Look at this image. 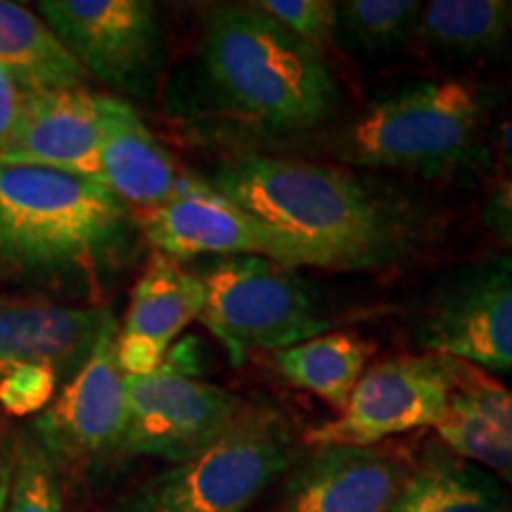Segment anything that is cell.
Returning <instances> with one entry per match:
<instances>
[{
    "label": "cell",
    "instance_id": "cell-1",
    "mask_svg": "<svg viewBox=\"0 0 512 512\" xmlns=\"http://www.w3.org/2000/svg\"><path fill=\"white\" fill-rule=\"evenodd\" d=\"M207 183L311 245L328 271L401 266L434 235V216L418 197L349 166L242 152L216 166Z\"/></svg>",
    "mask_w": 512,
    "mask_h": 512
},
{
    "label": "cell",
    "instance_id": "cell-2",
    "mask_svg": "<svg viewBox=\"0 0 512 512\" xmlns=\"http://www.w3.org/2000/svg\"><path fill=\"white\" fill-rule=\"evenodd\" d=\"M197 74L209 110L266 136L323 128L342 102L325 55L254 3L204 8Z\"/></svg>",
    "mask_w": 512,
    "mask_h": 512
},
{
    "label": "cell",
    "instance_id": "cell-3",
    "mask_svg": "<svg viewBox=\"0 0 512 512\" xmlns=\"http://www.w3.org/2000/svg\"><path fill=\"white\" fill-rule=\"evenodd\" d=\"M496 93L463 79L413 81L375 98L337 138L347 166L463 178L491 162L484 143Z\"/></svg>",
    "mask_w": 512,
    "mask_h": 512
},
{
    "label": "cell",
    "instance_id": "cell-4",
    "mask_svg": "<svg viewBox=\"0 0 512 512\" xmlns=\"http://www.w3.org/2000/svg\"><path fill=\"white\" fill-rule=\"evenodd\" d=\"M128 209L98 181L0 164V264L22 271L95 266L128 233Z\"/></svg>",
    "mask_w": 512,
    "mask_h": 512
},
{
    "label": "cell",
    "instance_id": "cell-5",
    "mask_svg": "<svg viewBox=\"0 0 512 512\" xmlns=\"http://www.w3.org/2000/svg\"><path fill=\"white\" fill-rule=\"evenodd\" d=\"M297 458L292 422L273 408L247 406L219 441L145 479L105 512H249Z\"/></svg>",
    "mask_w": 512,
    "mask_h": 512
},
{
    "label": "cell",
    "instance_id": "cell-6",
    "mask_svg": "<svg viewBox=\"0 0 512 512\" xmlns=\"http://www.w3.org/2000/svg\"><path fill=\"white\" fill-rule=\"evenodd\" d=\"M197 275L204 285L202 325L233 363H242L249 349L283 351L332 328L318 287L297 268L259 256H223Z\"/></svg>",
    "mask_w": 512,
    "mask_h": 512
},
{
    "label": "cell",
    "instance_id": "cell-7",
    "mask_svg": "<svg viewBox=\"0 0 512 512\" xmlns=\"http://www.w3.org/2000/svg\"><path fill=\"white\" fill-rule=\"evenodd\" d=\"M140 230L157 254L174 261L195 256H259L287 268H328L311 245L256 219L204 178L190 174L183 176L169 202L140 211Z\"/></svg>",
    "mask_w": 512,
    "mask_h": 512
},
{
    "label": "cell",
    "instance_id": "cell-8",
    "mask_svg": "<svg viewBox=\"0 0 512 512\" xmlns=\"http://www.w3.org/2000/svg\"><path fill=\"white\" fill-rule=\"evenodd\" d=\"M456 375L458 361L448 356L387 358L363 373L342 413L306 430L304 444L366 448L399 434L437 427L446 415Z\"/></svg>",
    "mask_w": 512,
    "mask_h": 512
},
{
    "label": "cell",
    "instance_id": "cell-9",
    "mask_svg": "<svg viewBox=\"0 0 512 512\" xmlns=\"http://www.w3.org/2000/svg\"><path fill=\"white\" fill-rule=\"evenodd\" d=\"M413 339L427 354L512 373V256L460 266L430 292Z\"/></svg>",
    "mask_w": 512,
    "mask_h": 512
},
{
    "label": "cell",
    "instance_id": "cell-10",
    "mask_svg": "<svg viewBox=\"0 0 512 512\" xmlns=\"http://www.w3.org/2000/svg\"><path fill=\"white\" fill-rule=\"evenodd\" d=\"M247 406L238 394L164 363L150 375H126L121 453L185 463L219 441Z\"/></svg>",
    "mask_w": 512,
    "mask_h": 512
},
{
    "label": "cell",
    "instance_id": "cell-11",
    "mask_svg": "<svg viewBox=\"0 0 512 512\" xmlns=\"http://www.w3.org/2000/svg\"><path fill=\"white\" fill-rule=\"evenodd\" d=\"M43 22L86 74L126 95H147L162 62V22L150 0H43Z\"/></svg>",
    "mask_w": 512,
    "mask_h": 512
},
{
    "label": "cell",
    "instance_id": "cell-12",
    "mask_svg": "<svg viewBox=\"0 0 512 512\" xmlns=\"http://www.w3.org/2000/svg\"><path fill=\"white\" fill-rule=\"evenodd\" d=\"M117 330V323L105 330L91 358L34 422L38 444L55 465H86L121 453L126 375L117 361Z\"/></svg>",
    "mask_w": 512,
    "mask_h": 512
},
{
    "label": "cell",
    "instance_id": "cell-13",
    "mask_svg": "<svg viewBox=\"0 0 512 512\" xmlns=\"http://www.w3.org/2000/svg\"><path fill=\"white\" fill-rule=\"evenodd\" d=\"M408 467L377 446H320L275 484L271 512H392Z\"/></svg>",
    "mask_w": 512,
    "mask_h": 512
},
{
    "label": "cell",
    "instance_id": "cell-14",
    "mask_svg": "<svg viewBox=\"0 0 512 512\" xmlns=\"http://www.w3.org/2000/svg\"><path fill=\"white\" fill-rule=\"evenodd\" d=\"M100 93L88 88L31 91L0 164H27L100 181Z\"/></svg>",
    "mask_w": 512,
    "mask_h": 512
},
{
    "label": "cell",
    "instance_id": "cell-15",
    "mask_svg": "<svg viewBox=\"0 0 512 512\" xmlns=\"http://www.w3.org/2000/svg\"><path fill=\"white\" fill-rule=\"evenodd\" d=\"M204 309L200 275L164 254H152L131 292L117 330V361L124 375H150L162 366L176 337Z\"/></svg>",
    "mask_w": 512,
    "mask_h": 512
},
{
    "label": "cell",
    "instance_id": "cell-16",
    "mask_svg": "<svg viewBox=\"0 0 512 512\" xmlns=\"http://www.w3.org/2000/svg\"><path fill=\"white\" fill-rule=\"evenodd\" d=\"M112 323L107 309L0 297V380L27 366L76 375Z\"/></svg>",
    "mask_w": 512,
    "mask_h": 512
},
{
    "label": "cell",
    "instance_id": "cell-17",
    "mask_svg": "<svg viewBox=\"0 0 512 512\" xmlns=\"http://www.w3.org/2000/svg\"><path fill=\"white\" fill-rule=\"evenodd\" d=\"M100 181L140 211L162 207L178 192L183 171L152 136L138 112L117 95L100 93Z\"/></svg>",
    "mask_w": 512,
    "mask_h": 512
},
{
    "label": "cell",
    "instance_id": "cell-18",
    "mask_svg": "<svg viewBox=\"0 0 512 512\" xmlns=\"http://www.w3.org/2000/svg\"><path fill=\"white\" fill-rule=\"evenodd\" d=\"M439 441L512 489V389L484 370L458 361Z\"/></svg>",
    "mask_w": 512,
    "mask_h": 512
},
{
    "label": "cell",
    "instance_id": "cell-19",
    "mask_svg": "<svg viewBox=\"0 0 512 512\" xmlns=\"http://www.w3.org/2000/svg\"><path fill=\"white\" fill-rule=\"evenodd\" d=\"M392 512H512V496L494 475L439 441L408 467Z\"/></svg>",
    "mask_w": 512,
    "mask_h": 512
},
{
    "label": "cell",
    "instance_id": "cell-20",
    "mask_svg": "<svg viewBox=\"0 0 512 512\" xmlns=\"http://www.w3.org/2000/svg\"><path fill=\"white\" fill-rule=\"evenodd\" d=\"M418 38L427 50L451 62H512V0L422 3Z\"/></svg>",
    "mask_w": 512,
    "mask_h": 512
},
{
    "label": "cell",
    "instance_id": "cell-21",
    "mask_svg": "<svg viewBox=\"0 0 512 512\" xmlns=\"http://www.w3.org/2000/svg\"><path fill=\"white\" fill-rule=\"evenodd\" d=\"M0 69L29 91L86 88V69L41 17L0 0Z\"/></svg>",
    "mask_w": 512,
    "mask_h": 512
},
{
    "label": "cell",
    "instance_id": "cell-22",
    "mask_svg": "<svg viewBox=\"0 0 512 512\" xmlns=\"http://www.w3.org/2000/svg\"><path fill=\"white\" fill-rule=\"evenodd\" d=\"M375 349V342L358 332H325L290 349L275 351L273 363L285 382L318 396L342 413Z\"/></svg>",
    "mask_w": 512,
    "mask_h": 512
},
{
    "label": "cell",
    "instance_id": "cell-23",
    "mask_svg": "<svg viewBox=\"0 0 512 512\" xmlns=\"http://www.w3.org/2000/svg\"><path fill=\"white\" fill-rule=\"evenodd\" d=\"M420 0H342L337 38L366 57H387L418 38Z\"/></svg>",
    "mask_w": 512,
    "mask_h": 512
},
{
    "label": "cell",
    "instance_id": "cell-24",
    "mask_svg": "<svg viewBox=\"0 0 512 512\" xmlns=\"http://www.w3.org/2000/svg\"><path fill=\"white\" fill-rule=\"evenodd\" d=\"M5 512H64L57 467L38 441L19 439L12 451Z\"/></svg>",
    "mask_w": 512,
    "mask_h": 512
},
{
    "label": "cell",
    "instance_id": "cell-25",
    "mask_svg": "<svg viewBox=\"0 0 512 512\" xmlns=\"http://www.w3.org/2000/svg\"><path fill=\"white\" fill-rule=\"evenodd\" d=\"M261 12L323 53L337 41V3L332 0H259Z\"/></svg>",
    "mask_w": 512,
    "mask_h": 512
},
{
    "label": "cell",
    "instance_id": "cell-26",
    "mask_svg": "<svg viewBox=\"0 0 512 512\" xmlns=\"http://www.w3.org/2000/svg\"><path fill=\"white\" fill-rule=\"evenodd\" d=\"M60 375L48 366H27L0 380V406L12 415L43 411L53 403Z\"/></svg>",
    "mask_w": 512,
    "mask_h": 512
},
{
    "label": "cell",
    "instance_id": "cell-27",
    "mask_svg": "<svg viewBox=\"0 0 512 512\" xmlns=\"http://www.w3.org/2000/svg\"><path fill=\"white\" fill-rule=\"evenodd\" d=\"M29 93L31 91L22 81L0 69V155L8 150L12 138H15Z\"/></svg>",
    "mask_w": 512,
    "mask_h": 512
},
{
    "label": "cell",
    "instance_id": "cell-28",
    "mask_svg": "<svg viewBox=\"0 0 512 512\" xmlns=\"http://www.w3.org/2000/svg\"><path fill=\"white\" fill-rule=\"evenodd\" d=\"M482 223L501 245L512 249V181L501 183L484 202Z\"/></svg>",
    "mask_w": 512,
    "mask_h": 512
},
{
    "label": "cell",
    "instance_id": "cell-29",
    "mask_svg": "<svg viewBox=\"0 0 512 512\" xmlns=\"http://www.w3.org/2000/svg\"><path fill=\"white\" fill-rule=\"evenodd\" d=\"M494 152H496V164L505 181H512V110L505 114L501 124L496 128L494 138Z\"/></svg>",
    "mask_w": 512,
    "mask_h": 512
},
{
    "label": "cell",
    "instance_id": "cell-30",
    "mask_svg": "<svg viewBox=\"0 0 512 512\" xmlns=\"http://www.w3.org/2000/svg\"><path fill=\"white\" fill-rule=\"evenodd\" d=\"M8 486H10V460L0 458V512H5V503H8Z\"/></svg>",
    "mask_w": 512,
    "mask_h": 512
}]
</instances>
